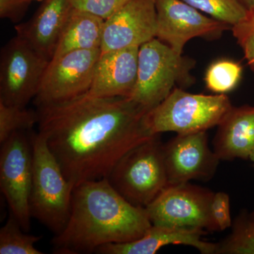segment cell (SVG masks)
I'll use <instances>...</instances> for the list:
<instances>
[{
  "instance_id": "obj_1",
  "label": "cell",
  "mask_w": 254,
  "mask_h": 254,
  "mask_svg": "<svg viewBox=\"0 0 254 254\" xmlns=\"http://www.w3.org/2000/svg\"><path fill=\"white\" fill-rule=\"evenodd\" d=\"M37 113L38 132L73 188L107 178L124 155L155 136L145 127L148 111L129 98L87 93Z\"/></svg>"
},
{
  "instance_id": "obj_2",
  "label": "cell",
  "mask_w": 254,
  "mask_h": 254,
  "mask_svg": "<svg viewBox=\"0 0 254 254\" xmlns=\"http://www.w3.org/2000/svg\"><path fill=\"white\" fill-rule=\"evenodd\" d=\"M152 226L144 208L127 201L108 178L75 187L69 218L53 239L54 253L89 254L108 244L141 238Z\"/></svg>"
},
{
  "instance_id": "obj_3",
  "label": "cell",
  "mask_w": 254,
  "mask_h": 254,
  "mask_svg": "<svg viewBox=\"0 0 254 254\" xmlns=\"http://www.w3.org/2000/svg\"><path fill=\"white\" fill-rule=\"evenodd\" d=\"M33 176L30 211L34 218L58 235L67 223L73 187L65 177L46 138L38 132L31 135Z\"/></svg>"
},
{
  "instance_id": "obj_4",
  "label": "cell",
  "mask_w": 254,
  "mask_h": 254,
  "mask_svg": "<svg viewBox=\"0 0 254 254\" xmlns=\"http://www.w3.org/2000/svg\"><path fill=\"white\" fill-rule=\"evenodd\" d=\"M232 107L225 94H193L177 87L145 114V125L152 135L169 131L177 134L206 131L218 126Z\"/></svg>"
},
{
  "instance_id": "obj_5",
  "label": "cell",
  "mask_w": 254,
  "mask_h": 254,
  "mask_svg": "<svg viewBox=\"0 0 254 254\" xmlns=\"http://www.w3.org/2000/svg\"><path fill=\"white\" fill-rule=\"evenodd\" d=\"M195 64L194 60L179 54L158 38L150 40L139 48L136 85L130 99L150 111L175 86L193 83L190 71Z\"/></svg>"
},
{
  "instance_id": "obj_6",
  "label": "cell",
  "mask_w": 254,
  "mask_h": 254,
  "mask_svg": "<svg viewBox=\"0 0 254 254\" xmlns=\"http://www.w3.org/2000/svg\"><path fill=\"white\" fill-rule=\"evenodd\" d=\"M163 147L155 135L124 155L107 177L132 205L146 208L168 186Z\"/></svg>"
},
{
  "instance_id": "obj_7",
  "label": "cell",
  "mask_w": 254,
  "mask_h": 254,
  "mask_svg": "<svg viewBox=\"0 0 254 254\" xmlns=\"http://www.w3.org/2000/svg\"><path fill=\"white\" fill-rule=\"evenodd\" d=\"M214 193L189 182L168 185L145 211L155 226L217 231L210 211Z\"/></svg>"
},
{
  "instance_id": "obj_8",
  "label": "cell",
  "mask_w": 254,
  "mask_h": 254,
  "mask_svg": "<svg viewBox=\"0 0 254 254\" xmlns=\"http://www.w3.org/2000/svg\"><path fill=\"white\" fill-rule=\"evenodd\" d=\"M30 131L15 132L1 144L0 187L10 213L28 232L31 228L30 193L33 176V153Z\"/></svg>"
},
{
  "instance_id": "obj_9",
  "label": "cell",
  "mask_w": 254,
  "mask_h": 254,
  "mask_svg": "<svg viewBox=\"0 0 254 254\" xmlns=\"http://www.w3.org/2000/svg\"><path fill=\"white\" fill-rule=\"evenodd\" d=\"M50 61L16 36L0 53V103L26 107L35 98Z\"/></svg>"
},
{
  "instance_id": "obj_10",
  "label": "cell",
  "mask_w": 254,
  "mask_h": 254,
  "mask_svg": "<svg viewBox=\"0 0 254 254\" xmlns=\"http://www.w3.org/2000/svg\"><path fill=\"white\" fill-rule=\"evenodd\" d=\"M101 50L70 52L50 60L35 97L37 107L73 100L88 93Z\"/></svg>"
},
{
  "instance_id": "obj_11",
  "label": "cell",
  "mask_w": 254,
  "mask_h": 254,
  "mask_svg": "<svg viewBox=\"0 0 254 254\" xmlns=\"http://www.w3.org/2000/svg\"><path fill=\"white\" fill-rule=\"evenodd\" d=\"M155 6L156 38L179 54L182 55L185 45L192 38H213L230 27L205 16L183 0H155Z\"/></svg>"
},
{
  "instance_id": "obj_12",
  "label": "cell",
  "mask_w": 254,
  "mask_h": 254,
  "mask_svg": "<svg viewBox=\"0 0 254 254\" xmlns=\"http://www.w3.org/2000/svg\"><path fill=\"white\" fill-rule=\"evenodd\" d=\"M169 185L213 178L220 159L208 144L206 131L177 134L164 144Z\"/></svg>"
},
{
  "instance_id": "obj_13",
  "label": "cell",
  "mask_w": 254,
  "mask_h": 254,
  "mask_svg": "<svg viewBox=\"0 0 254 254\" xmlns=\"http://www.w3.org/2000/svg\"><path fill=\"white\" fill-rule=\"evenodd\" d=\"M155 0H129L105 20L102 53L140 48L156 38Z\"/></svg>"
},
{
  "instance_id": "obj_14",
  "label": "cell",
  "mask_w": 254,
  "mask_h": 254,
  "mask_svg": "<svg viewBox=\"0 0 254 254\" xmlns=\"http://www.w3.org/2000/svg\"><path fill=\"white\" fill-rule=\"evenodd\" d=\"M139 48L100 55L88 94L102 98H129L136 85Z\"/></svg>"
},
{
  "instance_id": "obj_15",
  "label": "cell",
  "mask_w": 254,
  "mask_h": 254,
  "mask_svg": "<svg viewBox=\"0 0 254 254\" xmlns=\"http://www.w3.org/2000/svg\"><path fill=\"white\" fill-rule=\"evenodd\" d=\"M33 17L15 26L16 36L50 61L72 6L70 0H45Z\"/></svg>"
},
{
  "instance_id": "obj_16",
  "label": "cell",
  "mask_w": 254,
  "mask_h": 254,
  "mask_svg": "<svg viewBox=\"0 0 254 254\" xmlns=\"http://www.w3.org/2000/svg\"><path fill=\"white\" fill-rule=\"evenodd\" d=\"M206 232L192 229L152 226L138 240L126 243L108 244L97 249L100 254H154L165 246H190L203 254H216L218 245L202 240Z\"/></svg>"
},
{
  "instance_id": "obj_17",
  "label": "cell",
  "mask_w": 254,
  "mask_h": 254,
  "mask_svg": "<svg viewBox=\"0 0 254 254\" xmlns=\"http://www.w3.org/2000/svg\"><path fill=\"white\" fill-rule=\"evenodd\" d=\"M213 149L220 160L250 159L254 150V106L232 107L218 125Z\"/></svg>"
},
{
  "instance_id": "obj_18",
  "label": "cell",
  "mask_w": 254,
  "mask_h": 254,
  "mask_svg": "<svg viewBox=\"0 0 254 254\" xmlns=\"http://www.w3.org/2000/svg\"><path fill=\"white\" fill-rule=\"evenodd\" d=\"M104 23L99 16L72 8L53 59L76 50L100 49Z\"/></svg>"
},
{
  "instance_id": "obj_19",
  "label": "cell",
  "mask_w": 254,
  "mask_h": 254,
  "mask_svg": "<svg viewBox=\"0 0 254 254\" xmlns=\"http://www.w3.org/2000/svg\"><path fill=\"white\" fill-rule=\"evenodd\" d=\"M27 233L10 213L7 221L0 230V254H43L35 246L41 237Z\"/></svg>"
},
{
  "instance_id": "obj_20",
  "label": "cell",
  "mask_w": 254,
  "mask_h": 254,
  "mask_svg": "<svg viewBox=\"0 0 254 254\" xmlns=\"http://www.w3.org/2000/svg\"><path fill=\"white\" fill-rule=\"evenodd\" d=\"M243 67L231 60H217L208 66L205 76V85L210 91L225 94L235 89L242 79Z\"/></svg>"
},
{
  "instance_id": "obj_21",
  "label": "cell",
  "mask_w": 254,
  "mask_h": 254,
  "mask_svg": "<svg viewBox=\"0 0 254 254\" xmlns=\"http://www.w3.org/2000/svg\"><path fill=\"white\" fill-rule=\"evenodd\" d=\"M216 254H254V218L243 212L234 222L230 236L218 244Z\"/></svg>"
},
{
  "instance_id": "obj_22",
  "label": "cell",
  "mask_w": 254,
  "mask_h": 254,
  "mask_svg": "<svg viewBox=\"0 0 254 254\" xmlns=\"http://www.w3.org/2000/svg\"><path fill=\"white\" fill-rule=\"evenodd\" d=\"M37 111L26 107L12 106L0 103V143L15 132L30 131L38 124Z\"/></svg>"
},
{
  "instance_id": "obj_23",
  "label": "cell",
  "mask_w": 254,
  "mask_h": 254,
  "mask_svg": "<svg viewBox=\"0 0 254 254\" xmlns=\"http://www.w3.org/2000/svg\"><path fill=\"white\" fill-rule=\"evenodd\" d=\"M212 18L231 27L247 16L248 9L239 0H183Z\"/></svg>"
},
{
  "instance_id": "obj_24",
  "label": "cell",
  "mask_w": 254,
  "mask_h": 254,
  "mask_svg": "<svg viewBox=\"0 0 254 254\" xmlns=\"http://www.w3.org/2000/svg\"><path fill=\"white\" fill-rule=\"evenodd\" d=\"M232 31L243 50L249 66L254 72V8L248 10L247 16L232 26Z\"/></svg>"
},
{
  "instance_id": "obj_25",
  "label": "cell",
  "mask_w": 254,
  "mask_h": 254,
  "mask_svg": "<svg viewBox=\"0 0 254 254\" xmlns=\"http://www.w3.org/2000/svg\"><path fill=\"white\" fill-rule=\"evenodd\" d=\"M129 0H70L73 9L107 19Z\"/></svg>"
},
{
  "instance_id": "obj_26",
  "label": "cell",
  "mask_w": 254,
  "mask_h": 254,
  "mask_svg": "<svg viewBox=\"0 0 254 254\" xmlns=\"http://www.w3.org/2000/svg\"><path fill=\"white\" fill-rule=\"evenodd\" d=\"M210 211L217 231H223L232 226L230 196L227 193L224 192L214 193Z\"/></svg>"
},
{
  "instance_id": "obj_27",
  "label": "cell",
  "mask_w": 254,
  "mask_h": 254,
  "mask_svg": "<svg viewBox=\"0 0 254 254\" xmlns=\"http://www.w3.org/2000/svg\"><path fill=\"white\" fill-rule=\"evenodd\" d=\"M29 3L27 0H0V17L17 22Z\"/></svg>"
},
{
  "instance_id": "obj_28",
  "label": "cell",
  "mask_w": 254,
  "mask_h": 254,
  "mask_svg": "<svg viewBox=\"0 0 254 254\" xmlns=\"http://www.w3.org/2000/svg\"><path fill=\"white\" fill-rule=\"evenodd\" d=\"M239 1L248 10L254 8V0H239Z\"/></svg>"
},
{
  "instance_id": "obj_29",
  "label": "cell",
  "mask_w": 254,
  "mask_h": 254,
  "mask_svg": "<svg viewBox=\"0 0 254 254\" xmlns=\"http://www.w3.org/2000/svg\"><path fill=\"white\" fill-rule=\"evenodd\" d=\"M250 160H252V163H254V150L253 151V153H252V154L251 155Z\"/></svg>"
},
{
  "instance_id": "obj_30",
  "label": "cell",
  "mask_w": 254,
  "mask_h": 254,
  "mask_svg": "<svg viewBox=\"0 0 254 254\" xmlns=\"http://www.w3.org/2000/svg\"><path fill=\"white\" fill-rule=\"evenodd\" d=\"M28 1H45V0H27Z\"/></svg>"
},
{
  "instance_id": "obj_31",
  "label": "cell",
  "mask_w": 254,
  "mask_h": 254,
  "mask_svg": "<svg viewBox=\"0 0 254 254\" xmlns=\"http://www.w3.org/2000/svg\"><path fill=\"white\" fill-rule=\"evenodd\" d=\"M252 216H253V218H254V211L253 213H252Z\"/></svg>"
}]
</instances>
